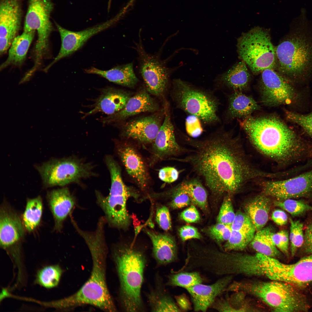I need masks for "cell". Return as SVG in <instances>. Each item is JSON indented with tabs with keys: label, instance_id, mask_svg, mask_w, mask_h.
Segmentation results:
<instances>
[{
	"label": "cell",
	"instance_id": "cell-47",
	"mask_svg": "<svg viewBox=\"0 0 312 312\" xmlns=\"http://www.w3.org/2000/svg\"><path fill=\"white\" fill-rule=\"evenodd\" d=\"M172 198L170 203V206L176 209L186 207L192 203L190 196L186 194L180 190L177 187L171 191Z\"/></svg>",
	"mask_w": 312,
	"mask_h": 312
},
{
	"label": "cell",
	"instance_id": "cell-27",
	"mask_svg": "<svg viewBox=\"0 0 312 312\" xmlns=\"http://www.w3.org/2000/svg\"><path fill=\"white\" fill-rule=\"evenodd\" d=\"M130 97L125 91L112 88L104 89L94 104L93 108L84 116L102 112L109 115L122 110Z\"/></svg>",
	"mask_w": 312,
	"mask_h": 312
},
{
	"label": "cell",
	"instance_id": "cell-23",
	"mask_svg": "<svg viewBox=\"0 0 312 312\" xmlns=\"http://www.w3.org/2000/svg\"><path fill=\"white\" fill-rule=\"evenodd\" d=\"M232 278V275L224 276L211 285L201 283L186 289L190 296L194 311H206L217 297L226 290Z\"/></svg>",
	"mask_w": 312,
	"mask_h": 312
},
{
	"label": "cell",
	"instance_id": "cell-52",
	"mask_svg": "<svg viewBox=\"0 0 312 312\" xmlns=\"http://www.w3.org/2000/svg\"><path fill=\"white\" fill-rule=\"evenodd\" d=\"M181 218L188 223L196 222H198L200 217L198 212L195 206L193 205L182 211L180 214Z\"/></svg>",
	"mask_w": 312,
	"mask_h": 312
},
{
	"label": "cell",
	"instance_id": "cell-53",
	"mask_svg": "<svg viewBox=\"0 0 312 312\" xmlns=\"http://www.w3.org/2000/svg\"><path fill=\"white\" fill-rule=\"evenodd\" d=\"M303 245L304 252L312 254V220L308 223L306 227Z\"/></svg>",
	"mask_w": 312,
	"mask_h": 312
},
{
	"label": "cell",
	"instance_id": "cell-31",
	"mask_svg": "<svg viewBox=\"0 0 312 312\" xmlns=\"http://www.w3.org/2000/svg\"><path fill=\"white\" fill-rule=\"evenodd\" d=\"M154 287L146 294V297L151 311H181L177 304L168 293L162 280L157 275Z\"/></svg>",
	"mask_w": 312,
	"mask_h": 312
},
{
	"label": "cell",
	"instance_id": "cell-3",
	"mask_svg": "<svg viewBox=\"0 0 312 312\" xmlns=\"http://www.w3.org/2000/svg\"><path fill=\"white\" fill-rule=\"evenodd\" d=\"M305 14L301 12L288 34L275 47L274 69L291 83L312 77V23Z\"/></svg>",
	"mask_w": 312,
	"mask_h": 312
},
{
	"label": "cell",
	"instance_id": "cell-38",
	"mask_svg": "<svg viewBox=\"0 0 312 312\" xmlns=\"http://www.w3.org/2000/svg\"><path fill=\"white\" fill-rule=\"evenodd\" d=\"M255 231L232 230L230 236L224 244L225 250L238 251L244 249L252 241Z\"/></svg>",
	"mask_w": 312,
	"mask_h": 312
},
{
	"label": "cell",
	"instance_id": "cell-28",
	"mask_svg": "<svg viewBox=\"0 0 312 312\" xmlns=\"http://www.w3.org/2000/svg\"><path fill=\"white\" fill-rule=\"evenodd\" d=\"M250 79L247 66L242 60L218 76L215 79V87L218 89L226 88L234 91L242 92L247 88Z\"/></svg>",
	"mask_w": 312,
	"mask_h": 312
},
{
	"label": "cell",
	"instance_id": "cell-55",
	"mask_svg": "<svg viewBox=\"0 0 312 312\" xmlns=\"http://www.w3.org/2000/svg\"><path fill=\"white\" fill-rule=\"evenodd\" d=\"M231 231L230 226L227 225L219 231L211 236L217 242H220L228 240L230 236Z\"/></svg>",
	"mask_w": 312,
	"mask_h": 312
},
{
	"label": "cell",
	"instance_id": "cell-1",
	"mask_svg": "<svg viewBox=\"0 0 312 312\" xmlns=\"http://www.w3.org/2000/svg\"><path fill=\"white\" fill-rule=\"evenodd\" d=\"M181 136L193 149L190 155L177 159L190 164L213 194L233 193L246 180L259 176L238 153L231 134L222 128L201 139L184 133Z\"/></svg>",
	"mask_w": 312,
	"mask_h": 312
},
{
	"label": "cell",
	"instance_id": "cell-10",
	"mask_svg": "<svg viewBox=\"0 0 312 312\" xmlns=\"http://www.w3.org/2000/svg\"><path fill=\"white\" fill-rule=\"evenodd\" d=\"M46 188L64 186L90 176L91 166L72 158L53 159L35 166Z\"/></svg>",
	"mask_w": 312,
	"mask_h": 312
},
{
	"label": "cell",
	"instance_id": "cell-48",
	"mask_svg": "<svg viewBox=\"0 0 312 312\" xmlns=\"http://www.w3.org/2000/svg\"><path fill=\"white\" fill-rule=\"evenodd\" d=\"M156 220L160 227L167 231L172 228L171 216L168 209L165 206L158 207L156 210Z\"/></svg>",
	"mask_w": 312,
	"mask_h": 312
},
{
	"label": "cell",
	"instance_id": "cell-50",
	"mask_svg": "<svg viewBox=\"0 0 312 312\" xmlns=\"http://www.w3.org/2000/svg\"><path fill=\"white\" fill-rule=\"evenodd\" d=\"M179 173L175 168L172 167H164L159 171L158 176L161 181L167 183H172L178 178Z\"/></svg>",
	"mask_w": 312,
	"mask_h": 312
},
{
	"label": "cell",
	"instance_id": "cell-51",
	"mask_svg": "<svg viewBox=\"0 0 312 312\" xmlns=\"http://www.w3.org/2000/svg\"><path fill=\"white\" fill-rule=\"evenodd\" d=\"M180 236L183 241H185L191 239H200L201 235L197 229L190 225H185L179 229Z\"/></svg>",
	"mask_w": 312,
	"mask_h": 312
},
{
	"label": "cell",
	"instance_id": "cell-24",
	"mask_svg": "<svg viewBox=\"0 0 312 312\" xmlns=\"http://www.w3.org/2000/svg\"><path fill=\"white\" fill-rule=\"evenodd\" d=\"M159 106L157 102L145 89L130 97L122 110L102 119L103 123H109L124 120L140 113L157 111Z\"/></svg>",
	"mask_w": 312,
	"mask_h": 312
},
{
	"label": "cell",
	"instance_id": "cell-45",
	"mask_svg": "<svg viewBox=\"0 0 312 312\" xmlns=\"http://www.w3.org/2000/svg\"><path fill=\"white\" fill-rule=\"evenodd\" d=\"M270 235L272 241L277 248L286 256H288L289 241L288 232L283 230L274 233L271 230Z\"/></svg>",
	"mask_w": 312,
	"mask_h": 312
},
{
	"label": "cell",
	"instance_id": "cell-30",
	"mask_svg": "<svg viewBox=\"0 0 312 312\" xmlns=\"http://www.w3.org/2000/svg\"><path fill=\"white\" fill-rule=\"evenodd\" d=\"M85 72L98 75L110 81L131 88L134 87L139 81L134 73L132 63L117 66L107 70L92 67L86 69Z\"/></svg>",
	"mask_w": 312,
	"mask_h": 312
},
{
	"label": "cell",
	"instance_id": "cell-49",
	"mask_svg": "<svg viewBox=\"0 0 312 312\" xmlns=\"http://www.w3.org/2000/svg\"><path fill=\"white\" fill-rule=\"evenodd\" d=\"M200 120L196 117L190 115L186 119L185 127L188 135L194 138L201 134L203 131Z\"/></svg>",
	"mask_w": 312,
	"mask_h": 312
},
{
	"label": "cell",
	"instance_id": "cell-15",
	"mask_svg": "<svg viewBox=\"0 0 312 312\" xmlns=\"http://www.w3.org/2000/svg\"><path fill=\"white\" fill-rule=\"evenodd\" d=\"M97 203L103 211L109 224L117 229L127 230L131 223V217L127 208L130 197L138 199L139 195L135 190H123L111 187L107 196L96 192Z\"/></svg>",
	"mask_w": 312,
	"mask_h": 312
},
{
	"label": "cell",
	"instance_id": "cell-16",
	"mask_svg": "<svg viewBox=\"0 0 312 312\" xmlns=\"http://www.w3.org/2000/svg\"><path fill=\"white\" fill-rule=\"evenodd\" d=\"M260 87L262 102L266 105L275 106L289 103L295 98L291 83L273 68H268L261 73Z\"/></svg>",
	"mask_w": 312,
	"mask_h": 312
},
{
	"label": "cell",
	"instance_id": "cell-34",
	"mask_svg": "<svg viewBox=\"0 0 312 312\" xmlns=\"http://www.w3.org/2000/svg\"><path fill=\"white\" fill-rule=\"evenodd\" d=\"M182 192L190 197L192 203L204 211L207 208V194L199 179L194 178L185 181L177 186Z\"/></svg>",
	"mask_w": 312,
	"mask_h": 312
},
{
	"label": "cell",
	"instance_id": "cell-11",
	"mask_svg": "<svg viewBox=\"0 0 312 312\" xmlns=\"http://www.w3.org/2000/svg\"><path fill=\"white\" fill-rule=\"evenodd\" d=\"M54 5L51 0H28L23 31H36L38 39L34 51L35 59L42 61L48 51L49 39L53 30L51 21Z\"/></svg>",
	"mask_w": 312,
	"mask_h": 312
},
{
	"label": "cell",
	"instance_id": "cell-36",
	"mask_svg": "<svg viewBox=\"0 0 312 312\" xmlns=\"http://www.w3.org/2000/svg\"><path fill=\"white\" fill-rule=\"evenodd\" d=\"M41 197L38 196L27 200L25 210L23 215V225L29 232L34 231L40 222L42 211Z\"/></svg>",
	"mask_w": 312,
	"mask_h": 312
},
{
	"label": "cell",
	"instance_id": "cell-14",
	"mask_svg": "<svg viewBox=\"0 0 312 312\" xmlns=\"http://www.w3.org/2000/svg\"><path fill=\"white\" fill-rule=\"evenodd\" d=\"M140 38L135 47L138 55L140 73L148 92L160 96L167 88L170 71L159 58L145 51Z\"/></svg>",
	"mask_w": 312,
	"mask_h": 312
},
{
	"label": "cell",
	"instance_id": "cell-43",
	"mask_svg": "<svg viewBox=\"0 0 312 312\" xmlns=\"http://www.w3.org/2000/svg\"><path fill=\"white\" fill-rule=\"evenodd\" d=\"M285 115L288 120L301 126L307 134L312 137V113L303 115L286 111Z\"/></svg>",
	"mask_w": 312,
	"mask_h": 312
},
{
	"label": "cell",
	"instance_id": "cell-41",
	"mask_svg": "<svg viewBox=\"0 0 312 312\" xmlns=\"http://www.w3.org/2000/svg\"><path fill=\"white\" fill-rule=\"evenodd\" d=\"M290 226L289 239L290 243V250L292 256H294L298 248L303 244L304 234L303 224L298 220H293L289 219Z\"/></svg>",
	"mask_w": 312,
	"mask_h": 312
},
{
	"label": "cell",
	"instance_id": "cell-19",
	"mask_svg": "<svg viewBox=\"0 0 312 312\" xmlns=\"http://www.w3.org/2000/svg\"><path fill=\"white\" fill-rule=\"evenodd\" d=\"M22 11L21 0H1L0 54L10 48L20 29Z\"/></svg>",
	"mask_w": 312,
	"mask_h": 312
},
{
	"label": "cell",
	"instance_id": "cell-7",
	"mask_svg": "<svg viewBox=\"0 0 312 312\" xmlns=\"http://www.w3.org/2000/svg\"><path fill=\"white\" fill-rule=\"evenodd\" d=\"M188 263L192 269H199L216 275L265 276L256 254L207 251L192 254Z\"/></svg>",
	"mask_w": 312,
	"mask_h": 312
},
{
	"label": "cell",
	"instance_id": "cell-17",
	"mask_svg": "<svg viewBox=\"0 0 312 312\" xmlns=\"http://www.w3.org/2000/svg\"><path fill=\"white\" fill-rule=\"evenodd\" d=\"M263 193L276 200L305 196L312 192V170L288 179L264 182Z\"/></svg>",
	"mask_w": 312,
	"mask_h": 312
},
{
	"label": "cell",
	"instance_id": "cell-8",
	"mask_svg": "<svg viewBox=\"0 0 312 312\" xmlns=\"http://www.w3.org/2000/svg\"><path fill=\"white\" fill-rule=\"evenodd\" d=\"M171 95L177 108L197 117L204 124L219 123V99L210 90L196 87L180 79L172 82Z\"/></svg>",
	"mask_w": 312,
	"mask_h": 312
},
{
	"label": "cell",
	"instance_id": "cell-35",
	"mask_svg": "<svg viewBox=\"0 0 312 312\" xmlns=\"http://www.w3.org/2000/svg\"><path fill=\"white\" fill-rule=\"evenodd\" d=\"M271 230L268 227L257 231L250 244L257 253L275 258L279 257L281 253L271 239Z\"/></svg>",
	"mask_w": 312,
	"mask_h": 312
},
{
	"label": "cell",
	"instance_id": "cell-39",
	"mask_svg": "<svg viewBox=\"0 0 312 312\" xmlns=\"http://www.w3.org/2000/svg\"><path fill=\"white\" fill-rule=\"evenodd\" d=\"M203 281L198 272H182L174 273L168 275L166 285L180 287L186 289L202 283Z\"/></svg>",
	"mask_w": 312,
	"mask_h": 312
},
{
	"label": "cell",
	"instance_id": "cell-2",
	"mask_svg": "<svg viewBox=\"0 0 312 312\" xmlns=\"http://www.w3.org/2000/svg\"><path fill=\"white\" fill-rule=\"evenodd\" d=\"M239 122L255 147L277 162H294L310 153L301 139L276 117L250 116Z\"/></svg>",
	"mask_w": 312,
	"mask_h": 312
},
{
	"label": "cell",
	"instance_id": "cell-46",
	"mask_svg": "<svg viewBox=\"0 0 312 312\" xmlns=\"http://www.w3.org/2000/svg\"><path fill=\"white\" fill-rule=\"evenodd\" d=\"M237 292L227 298L232 311H247L252 310L247 303L243 294L241 291H236Z\"/></svg>",
	"mask_w": 312,
	"mask_h": 312
},
{
	"label": "cell",
	"instance_id": "cell-6",
	"mask_svg": "<svg viewBox=\"0 0 312 312\" xmlns=\"http://www.w3.org/2000/svg\"><path fill=\"white\" fill-rule=\"evenodd\" d=\"M228 289L253 296L274 311H305L309 307L305 296L296 287L285 282L275 280L236 282L230 285Z\"/></svg>",
	"mask_w": 312,
	"mask_h": 312
},
{
	"label": "cell",
	"instance_id": "cell-18",
	"mask_svg": "<svg viewBox=\"0 0 312 312\" xmlns=\"http://www.w3.org/2000/svg\"><path fill=\"white\" fill-rule=\"evenodd\" d=\"M118 16L103 23L78 31L69 30L55 23L60 36L61 45L59 52L54 60L44 69L47 72L54 64L80 49L91 37L111 27L118 21Z\"/></svg>",
	"mask_w": 312,
	"mask_h": 312
},
{
	"label": "cell",
	"instance_id": "cell-26",
	"mask_svg": "<svg viewBox=\"0 0 312 312\" xmlns=\"http://www.w3.org/2000/svg\"><path fill=\"white\" fill-rule=\"evenodd\" d=\"M152 244V255L158 266H164L177 259V250L173 238L169 234L144 230Z\"/></svg>",
	"mask_w": 312,
	"mask_h": 312
},
{
	"label": "cell",
	"instance_id": "cell-21",
	"mask_svg": "<svg viewBox=\"0 0 312 312\" xmlns=\"http://www.w3.org/2000/svg\"><path fill=\"white\" fill-rule=\"evenodd\" d=\"M118 154L128 174L143 191L148 187L150 176L142 157L132 146L122 144L118 148Z\"/></svg>",
	"mask_w": 312,
	"mask_h": 312
},
{
	"label": "cell",
	"instance_id": "cell-9",
	"mask_svg": "<svg viewBox=\"0 0 312 312\" xmlns=\"http://www.w3.org/2000/svg\"><path fill=\"white\" fill-rule=\"evenodd\" d=\"M237 47L240 57L254 74L274 69L275 47L268 30L258 27L243 33L238 39Z\"/></svg>",
	"mask_w": 312,
	"mask_h": 312
},
{
	"label": "cell",
	"instance_id": "cell-20",
	"mask_svg": "<svg viewBox=\"0 0 312 312\" xmlns=\"http://www.w3.org/2000/svg\"><path fill=\"white\" fill-rule=\"evenodd\" d=\"M164 110V118L152 145L153 159L154 161L176 156L184 150L177 143L174 129L172 122L168 107Z\"/></svg>",
	"mask_w": 312,
	"mask_h": 312
},
{
	"label": "cell",
	"instance_id": "cell-33",
	"mask_svg": "<svg viewBox=\"0 0 312 312\" xmlns=\"http://www.w3.org/2000/svg\"><path fill=\"white\" fill-rule=\"evenodd\" d=\"M271 204L269 197L263 193L246 204L245 212L251 219L256 231L263 229L267 222Z\"/></svg>",
	"mask_w": 312,
	"mask_h": 312
},
{
	"label": "cell",
	"instance_id": "cell-44",
	"mask_svg": "<svg viewBox=\"0 0 312 312\" xmlns=\"http://www.w3.org/2000/svg\"><path fill=\"white\" fill-rule=\"evenodd\" d=\"M232 230L242 231H255V227L249 216L245 212L238 211L230 226Z\"/></svg>",
	"mask_w": 312,
	"mask_h": 312
},
{
	"label": "cell",
	"instance_id": "cell-37",
	"mask_svg": "<svg viewBox=\"0 0 312 312\" xmlns=\"http://www.w3.org/2000/svg\"><path fill=\"white\" fill-rule=\"evenodd\" d=\"M62 273L58 265L46 266L38 271L35 282L47 288L55 287L60 282Z\"/></svg>",
	"mask_w": 312,
	"mask_h": 312
},
{
	"label": "cell",
	"instance_id": "cell-29",
	"mask_svg": "<svg viewBox=\"0 0 312 312\" xmlns=\"http://www.w3.org/2000/svg\"><path fill=\"white\" fill-rule=\"evenodd\" d=\"M228 106L224 114L226 120L245 118L259 109V105L252 97L242 92L234 91L228 96Z\"/></svg>",
	"mask_w": 312,
	"mask_h": 312
},
{
	"label": "cell",
	"instance_id": "cell-22",
	"mask_svg": "<svg viewBox=\"0 0 312 312\" xmlns=\"http://www.w3.org/2000/svg\"><path fill=\"white\" fill-rule=\"evenodd\" d=\"M163 113L131 121L125 125L123 135L143 144L152 143L161 125Z\"/></svg>",
	"mask_w": 312,
	"mask_h": 312
},
{
	"label": "cell",
	"instance_id": "cell-42",
	"mask_svg": "<svg viewBox=\"0 0 312 312\" xmlns=\"http://www.w3.org/2000/svg\"><path fill=\"white\" fill-rule=\"evenodd\" d=\"M235 216L230 194H228L224 198L220 209L217 221L230 226Z\"/></svg>",
	"mask_w": 312,
	"mask_h": 312
},
{
	"label": "cell",
	"instance_id": "cell-12",
	"mask_svg": "<svg viewBox=\"0 0 312 312\" xmlns=\"http://www.w3.org/2000/svg\"><path fill=\"white\" fill-rule=\"evenodd\" d=\"M261 263L265 277L272 280L285 282L296 287L312 283V255L291 264L264 256Z\"/></svg>",
	"mask_w": 312,
	"mask_h": 312
},
{
	"label": "cell",
	"instance_id": "cell-40",
	"mask_svg": "<svg viewBox=\"0 0 312 312\" xmlns=\"http://www.w3.org/2000/svg\"><path fill=\"white\" fill-rule=\"evenodd\" d=\"M274 205L282 208L293 216L302 215L312 211V206L301 200L289 199L283 200H275Z\"/></svg>",
	"mask_w": 312,
	"mask_h": 312
},
{
	"label": "cell",
	"instance_id": "cell-13",
	"mask_svg": "<svg viewBox=\"0 0 312 312\" xmlns=\"http://www.w3.org/2000/svg\"><path fill=\"white\" fill-rule=\"evenodd\" d=\"M23 225L18 214L7 204L0 210V245L12 259L18 272L23 270L21 244L24 236Z\"/></svg>",
	"mask_w": 312,
	"mask_h": 312
},
{
	"label": "cell",
	"instance_id": "cell-4",
	"mask_svg": "<svg viewBox=\"0 0 312 312\" xmlns=\"http://www.w3.org/2000/svg\"><path fill=\"white\" fill-rule=\"evenodd\" d=\"M84 240L90 252L92 261L91 273L88 280L76 292L67 297L55 300V309L66 310L89 304L107 312L116 309L107 288L106 279L107 249L104 236L94 233L86 236Z\"/></svg>",
	"mask_w": 312,
	"mask_h": 312
},
{
	"label": "cell",
	"instance_id": "cell-32",
	"mask_svg": "<svg viewBox=\"0 0 312 312\" xmlns=\"http://www.w3.org/2000/svg\"><path fill=\"white\" fill-rule=\"evenodd\" d=\"M36 31H23L21 34L15 38L9 48L7 59L0 66L1 70L10 65L20 66L23 63Z\"/></svg>",
	"mask_w": 312,
	"mask_h": 312
},
{
	"label": "cell",
	"instance_id": "cell-5",
	"mask_svg": "<svg viewBox=\"0 0 312 312\" xmlns=\"http://www.w3.org/2000/svg\"><path fill=\"white\" fill-rule=\"evenodd\" d=\"M113 255L122 308L127 312L144 311L141 289L147 262L144 251L133 243L121 244L114 249Z\"/></svg>",
	"mask_w": 312,
	"mask_h": 312
},
{
	"label": "cell",
	"instance_id": "cell-56",
	"mask_svg": "<svg viewBox=\"0 0 312 312\" xmlns=\"http://www.w3.org/2000/svg\"><path fill=\"white\" fill-rule=\"evenodd\" d=\"M176 303L181 311H187L190 309L191 305L190 301L183 294L176 296Z\"/></svg>",
	"mask_w": 312,
	"mask_h": 312
},
{
	"label": "cell",
	"instance_id": "cell-54",
	"mask_svg": "<svg viewBox=\"0 0 312 312\" xmlns=\"http://www.w3.org/2000/svg\"><path fill=\"white\" fill-rule=\"evenodd\" d=\"M271 218L273 222L279 226L285 225L288 221L287 214L284 211L281 209L274 210L272 213Z\"/></svg>",
	"mask_w": 312,
	"mask_h": 312
},
{
	"label": "cell",
	"instance_id": "cell-25",
	"mask_svg": "<svg viewBox=\"0 0 312 312\" xmlns=\"http://www.w3.org/2000/svg\"><path fill=\"white\" fill-rule=\"evenodd\" d=\"M47 198L54 220V229L60 231L75 205V199L66 187L49 191Z\"/></svg>",
	"mask_w": 312,
	"mask_h": 312
}]
</instances>
